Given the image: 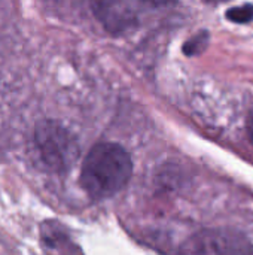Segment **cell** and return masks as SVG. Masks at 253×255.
<instances>
[{"label": "cell", "instance_id": "obj_1", "mask_svg": "<svg viewBox=\"0 0 253 255\" xmlns=\"http://www.w3.org/2000/svg\"><path fill=\"white\" fill-rule=\"evenodd\" d=\"M133 173L130 154L118 143H98L91 148L81 172V185L95 200L119 193Z\"/></svg>", "mask_w": 253, "mask_h": 255}, {"label": "cell", "instance_id": "obj_2", "mask_svg": "<svg viewBox=\"0 0 253 255\" xmlns=\"http://www.w3.org/2000/svg\"><path fill=\"white\" fill-rule=\"evenodd\" d=\"M34 142L43 166L51 172L64 173L70 170L79 157L76 137L52 120H43L36 126Z\"/></svg>", "mask_w": 253, "mask_h": 255}, {"label": "cell", "instance_id": "obj_3", "mask_svg": "<svg viewBox=\"0 0 253 255\" xmlns=\"http://www.w3.org/2000/svg\"><path fill=\"white\" fill-rule=\"evenodd\" d=\"M182 255H253V248L242 235L218 229L204 230L191 238L185 244Z\"/></svg>", "mask_w": 253, "mask_h": 255}, {"label": "cell", "instance_id": "obj_4", "mask_svg": "<svg viewBox=\"0 0 253 255\" xmlns=\"http://www.w3.org/2000/svg\"><path fill=\"white\" fill-rule=\"evenodd\" d=\"M95 16L104 24V27L112 33H122L136 24L134 13L127 3L115 1H98L92 4Z\"/></svg>", "mask_w": 253, "mask_h": 255}, {"label": "cell", "instance_id": "obj_5", "mask_svg": "<svg viewBox=\"0 0 253 255\" xmlns=\"http://www.w3.org/2000/svg\"><path fill=\"white\" fill-rule=\"evenodd\" d=\"M42 238L48 250L58 255H81L79 250L69 241L60 226H45L42 229Z\"/></svg>", "mask_w": 253, "mask_h": 255}, {"label": "cell", "instance_id": "obj_6", "mask_svg": "<svg viewBox=\"0 0 253 255\" xmlns=\"http://www.w3.org/2000/svg\"><path fill=\"white\" fill-rule=\"evenodd\" d=\"M227 18L236 24H246L253 19V6L252 4H243L236 6L227 10Z\"/></svg>", "mask_w": 253, "mask_h": 255}, {"label": "cell", "instance_id": "obj_7", "mask_svg": "<svg viewBox=\"0 0 253 255\" xmlns=\"http://www.w3.org/2000/svg\"><path fill=\"white\" fill-rule=\"evenodd\" d=\"M209 42V34L206 31H201L195 36H192L185 45H183V51L186 55H198L200 52H203L207 46Z\"/></svg>", "mask_w": 253, "mask_h": 255}, {"label": "cell", "instance_id": "obj_8", "mask_svg": "<svg viewBox=\"0 0 253 255\" xmlns=\"http://www.w3.org/2000/svg\"><path fill=\"white\" fill-rule=\"evenodd\" d=\"M248 134H249V139L252 140L253 143V108L248 117Z\"/></svg>", "mask_w": 253, "mask_h": 255}]
</instances>
